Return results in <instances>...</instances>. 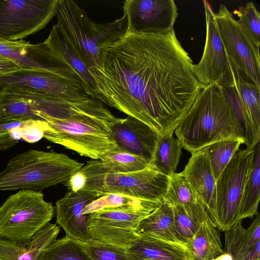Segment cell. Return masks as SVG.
I'll return each mask as SVG.
<instances>
[{
  "label": "cell",
  "mask_w": 260,
  "mask_h": 260,
  "mask_svg": "<svg viewBox=\"0 0 260 260\" xmlns=\"http://www.w3.org/2000/svg\"><path fill=\"white\" fill-rule=\"evenodd\" d=\"M89 71L102 103L137 119L159 136L173 134L205 87L174 29L159 34L126 32L100 52Z\"/></svg>",
  "instance_id": "obj_1"
},
{
  "label": "cell",
  "mask_w": 260,
  "mask_h": 260,
  "mask_svg": "<svg viewBox=\"0 0 260 260\" xmlns=\"http://www.w3.org/2000/svg\"><path fill=\"white\" fill-rule=\"evenodd\" d=\"M174 132L191 154L222 141H244L222 87L216 84L202 89Z\"/></svg>",
  "instance_id": "obj_2"
},
{
  "label": "cell",
  "mask_w": 260,
  "mask_h": 260,
  "mask_svg": "<svg viewBox=\"0 0 260 260\" xmlns=\"http://www.w3.org/2000/svg\"><path fill=\"white\" fill-rule=\"evenodd\" d=\"M83 164L63 153L29 149L10 159L0 172V191H42L66 182Z\"/></svg>",
  "instance_id": "obj_3"
},
{
  "label": "cell",
  "mask_w": 260,
  "mask_h": 260,
  "mask_svg": "<svg viewBox=\"0 0 260 260\" xmlns=\"http://www.w3.org/2000/svg\"><path fill=\"white\" fill-rule=\"evenodd\" d=\"M57 24L64 31L89 72L100 67V51L126 32L125 15L113 22L98 23L72 0H58Z\"/></svg>",
  "instance_id": "obj_4"
},
{
  "label": "cell",
  "mask_w": 260,
  "mask_h": 260,
  "mask_svg": "<svg viewBox=\"0 0 260 260\" xmlns=\"http://www.w3.org/2000/svg\"><path fill=\"white\" fill-rule=\"evenodd\" d=\"M39 117L47 125L44 138L81 156L100 160L118 147L111 131L118 119L116 116L83 114L65 119L42 114Z\"/></svg>",
  "instance_id": "obj_5"
},
{
  "label": "cell",
  "mask_w": 260,
  "mask_h": 260,
  "mask_svg": "<svg viewBox=\"0 0 260 260\" xmlns=\"http://www.w3.org/2000/svg\"><path fill=\"white\" fill-rule=\"evenodd\" d=\"M84 177L80 191L99 197L118 193L144 200L162 202L170 177L149 167L128 173L109 172L100 160L88 161L80 170Z\"/></svg>",
  "instance_id": "obj_6"
},
{
  "label": "cell",
  "mask_w": 260,
  "mask_h": 260,
  "mask_svg": "<svg viewBox=\"0 0 260 260\" xmlns=\"http://www.w3.org/2000/svg\"><path fill=\"white\" fill-rule=\"evenodd\" d=\"M55 208L41 191L19 190L0 207V240L24 247L52 219Z\"/></svg>",
  "instance_id": "obj_7"
},
{
  "label": "cell",
  "mask_w": 260,
  "mask_h": 260,
  "mask_svg": "<svg viewBox=\"0 0 260 260\" xmlns=\"http://www.w3.org/2000/svg\"><path fill=\"white\" fill-rule=\"evenodd\" d=\"M34 95L83 102L90 98L66 79L50 72L20 69L0 75V95Z\"/></svg>",
  "instance_id": "obj_8"
},
{
  "label": "cell",
  "mask_w": 260,
  "mask_h": 260,
  "mask_svg": "<svg viewBox=\"0 0 260 260\" xmlns=\"http://www.w3.org/2000/svg\"><path fill=\"white\" fill-rule=\"evenodd\" d=\"M58 0H0V39L17 41L35 35L55 16Z\"/></svg>",
  "instance_id": "obj_9"
},
{
  "label": "cell",
  "mask_w": 260,
  "mask_h": 260,
  "mask_svg": "<svg viewBox=\"0 0 260 260\" xmlns=\"http://www.w3.org/2000/svg\"><path fill=\"white\" fill-rule=\"evenodd\" d=\"M253 149L239 150L216 181V227L219 231L241 221L240 204Z\"/></svg>",
  "instance_id": "obj_10"
},
{
  "label": "cell",
  "mask_w": 260,
  "mask_h": 260,
  "mask_svg": "<svg viewBox=\"0 0 260 260\" xmlns=\"http://www.w3.org/2000/svg\"><path fill=\"white\" fill-rule=\"evenodd\" d=\"M153 211L133 208L108 209L88 214L89 241L128 248L138 237L140 222Z\"/></svg>",
  "instance_id": "obj_11"
},
{
  "label": "cell",
  "mask_w": 260,
  "mask_h": 260,
  "mask_svg": "<svg viewBox=\"0 0 260 260\" xmlns=\"http://www.w3.org/2000/svg\"><path fill=\"white\" fill-rule=\"evenodd\" d=\"M215 18L229 58L247 81L260 86L259 49L246 36L238 21L224 5H220Z\"/></svg>",
  "instance_id": "obj_12"
},
{
  "label": "cell",
  "mask_w": 260,
  "mask_h": 260,
  "mask_svg": "<svg viewBox=\"0 0 260 260\" xmlns=\"http://www.w3.org/2000/svg\"><path fill=\"white\" fill-rule=\"evenodd\" d=\"M206 35L200 61L192 66V72L204 86L218 84L222 87L235 85L230 59L221 39L215 13L207 1H203Z\"/></svg>",
  "instance_id": "obj_13"
},
{
  "label": "cell",
  "mask_w": 260,
  "mask_h": 260,
  "mask_svg": "<svg viewBox=\"0 0 260 260\" xmlns=\"http://www.w3.org/2000/svg\"><path fill=\"white\" fill-rule=\"evenodd\" d=\"M123 15L127 31L150 34H165L174 29L178 8L173 0H126Z\"/></svg>",
  "instance_id": "obj_14"
},
{
  "label": "cell",
  "mask_w": 260,
  "mask_h": 260,
  "mask_svg": "<svg viewBox=\"0 0 260 260\" xmlns=\"http://www.w3.org/2000/svg\"><path fill=\"white\" fill-rule=\"evenodd\" d=\"M0 56L13 61L21 69L45 70L69 81L75 76V72L44 42L32 44L23 40L13 42L0 39Z\"/></svg>",
  "instance_id": "obj_15"
},
{
  "label": "cell",
  "mask_w": 260,
  "mask_h": 260,
  "mask_svg": "<svg viewBox=\"0 0 260 260\" xmlns=\"http://www.w3.org/2000/svg\"><path fill=\"white\" fill-rule=\"evenodd\" d=\"M100 197L87 191H69L56 201V223L64 230L67 237L84 244L89 242L88 214H84L83 210Z\"/></svg>",
  "instance_id": "obj_16"
},
{
  "label": "cell",
  "mask_w": 260,
  "mask_h": 260,
  "mask_svg": "<svg viewBox=\"0 0 260 260\" xmlns=\"http://www.w3.org/2000/svg\"><path fill=\"white\" fill-rule=\"evenodd\" d=\"M117 146L145 159L152 158L158 134L144 122L127 116L119 118L111 126Z\"/></svg>",
  "instance_id": "obj_17"
},
{
  "label": "cell",
  "mask_w": 260,
  "mask_h": 260,
  "mask_svg": "<svg viewBox=\"0 0 260 260\" xmlns=\"http://www.w3.org/2000/svg\"><path fill=\"white\" fill-rule=\"evenodd\" d=\"M181 173L191 186L198 202L205 207L216 226V180L207 154L203 150L192 153Z\"/></svg>",
  "instance_id": "obj_18"
},
{
  "label": "cell",
  "mask_w": 260,
  "mask_h": 260,
  "mask_svg": "<svg viewBox=\"0 0 260 260\" xmlns=\"http://www.w3.org/2000/svg\"><path fill=\"white\" fill-rule=\"evenodd\" d=\"M44 43L54 54L78 75L83 83L86 93L102 102V99L97 91L94 80L88 68L81 59L66 34L57 24L52 26L48 38Z\"/></svg>",
  "instance_id": "obj_19"
},
{
  "label": "cell",
  "mask_w": 260,
  "mask_h": 260,
  "mask_svg": "<svg viewBox=\"0 0 260 260\" xmlns=\"http://www.w3.org/2000/svg\"><path fill=\"white\" fill-rule=\"evenodd\" d=\"M126 250L129 260H193L190 250L182 243L141 236Z\"/></svg>",
  "instance_id": "obj_20"
},
{
  "label": "cell",
  "mask_w": 260,
  "mask_h": 260,
  "mask_svg": "<svg viewBox=\"0 0 260 260\" xmlns=\"http://www.w3.org/2000/svg\"><path fill=\"white\" fill-rule=\"evenodd\" d=\"M59 232V226L49 223L24 247L0 240V259L38 260L42 252L56 239Z\"/></svg>",
  "instance_id": "obj_21"
},
{
  "label": "cell",
  "mask_w": 260,
  "mask_h": 260,
  "mask_svg": "<svg viewBox=\"0 0 260 260\" xmlns=\"http://www.w3.org/2000/svg\"><path fill=\"white\" fill-rule=\"evenodd\" d=\"M138 236L180 243L176 230L172 206L165 201L139 223Z\"/></svg>",
  "instance_id": "obj_22"
},
{
  "label": "cell",
  "mask_w": 260,
  "mask_h": 260,
  "mask_svg": "<svg viewBox=\"0 0 260 260\" xmlns=\"http://www.w3.org/2000/svg\"><path fill=\"white\" fill-rule=\"evenodd\" d=\"M187 247L190 250L193 260H212L224 252L220 231L208 214L202 221Z\"/></svg>",
  "instance_id": "obj_23"
},
{
  "label": "cell",
  "mask_w": 260,
  "mask_h": 260,
  "mask_svg": "<svg viewBox=\"0 0 260 260\" xmlns=\"http://www.w3.org/2000/svg\"><path fill=\"white\" fill-rule=\"evenodd\" d=\"M260 200V143L253 148L239 211V220L257 215Z\"/></svg>",
  "instance_id": "obj_24"
},
{
  "label": "cell",
  "mask_w": 260,
  "mask_h": 260,
  "mask_svg": "<svg viewBox=\"0 0 260 260\" xmlns=\"http://www.w3.org/2000/svg\"><path fill=\"white\" fill-rule=\"evenodd\" d=\"M182 148L173 134L158 136L149 167L170 177L177 169Z\"/></svg>",
  "instance_id": "obj_25"
},
{
  "label": "cell",
  "mask_w": 260,
  "mask_h": 260,
  "mask_svg": "<svg viewBox=\"0 0 260 260\" xmlns=\"http://www.w3.org/2000/svg\"><path fill=\"white\" fill-rule=\"evenodd\" d=\"M230 63L236 89L256 134L260 137V86L247 81L230 59Z\"/></svg>",
  "instance_id": "obj_26"
},
{
  "label": "cell",
  "mask_w": 260,
  "mask_h": 260,
  "mask_svg": "<svg viewBox=\"0 0 260 260\" xmlns=\"http://www.w3.org/2000/svg\"><path fill=\"white\" fill-rule=\"evenodd\" d=\"M172 207L179 240L187 246L208 214L199 202L188 206Z\"/></svg>",
  "instance_id": "obj_27"
},
{
  "label": "cell",
  "mask_w": 260,
  "mask_h": 260,
  "mask_svg": "<svg viewBox=\"0 0 260 260\" xmlns=\"http://www.w3.org/2000/svg\"><path fill=\"white\" fill-rule=\"evenodd\" d=\"M138 199L130 196L109 193L102 196L89 204L84 209V214L108 209L133 208L154 211L163 202Z\"/></svg>",
  "instance_id": "obj_28"
},
{
  "label": "cell",
  "mask_w": 260,
  "mask_h": 260,
  "mask_svg": "<svg viewBox=\"0 0 260 260\" xmlns=\"http://www.w3.org/2000/svg\"><path fill=\"white\" fill-rule=\"evenodd\" d=\"M231 107L238 132L247 148L253 149L260 141L234 86L222 87Z\"/></svg>",
  "instance_id": "obj_29"
},
{
  "label": "cell",
  "mask_w": 260,
  "mask_h": 260,
  "mask_svg": "<svg viewBox=\"0 0 260 260\" xmlns=\"http://www.w3.org/2000/svg\"><path fill=\"white\" fill-rule=\"evenodd\" d=\"M100 160L106 171L116 173H132L149 167V163L144 158L118 147Z\"/></svg>",
  "instance_id": "obj_30"
},
{
  "label": "cell",
  "mask_w": 260,
  "mask_h": 260,
  "mask_svg": "<svg viewBox=\"0 0 260 260\" xmlns=\"http://www.w3.org/2000/svg\"><path fill=\"white\" fill-rule=\"evenodd\" d=\"M38 260H92L84 244L67 236L55 240L40 255Z\"/></svg>",
  "instance_id": "obj_31"
},
{
  "label": "cell",
  "mask_w": 260,
  "mask_h": 260,
  "mask_svg": "<svg viewBox=\"0 0 260 260\" xmlns=\"http://www.w3.org/2000/svg\"><path fill=\"white\" fill-rule=\"evenodd\" d=\"M242 144H244L242 140H228L214 143L202 150L208 156L216 181Z\"/></svg>",
  "instance_id": "obj_32"
},
{
  "label": "cell",
  "mask_w": 260,
  "mask_h": 260,
  "mask_svg": "<svg viewBox=\"0 0 260 260\" xmlns=\"http://www.w3.org/2000/svg\"><path fill=\"white\" fill-rule=\"evenodd\" d=\"M242 221L224 231V252L231 255L233 260H245L257 244L254 243L249 238L247 229L243 228Z\"/></svg>",
  "instance_id": "obj_33"
},
{
  "label": "cell",
  "mask_w": 260,
  "mask_h": 260,
  "mask_svg": "<svg viewBox=\"0 0 260 260\" xmlns=\"http://www.w3.org/2000/svg\"><path fill=\"white\" fill-rule=\"evenodd\" d=\"M164 201L172 207L188 206L199 203L191 186L181 172L174 173L170 176Z\"/></svg>",
  "instance_id": "obj_34"
},
{
  "label": "cell",
  "mask_w": 260,
  "mask_h": 260,
  "mask_svg": "<svg viewBox=\"0 0 260 260\" xmlns=\"http://www.w3.org/2000/svg\"><path fill=\"white\" fill-rule=\"evenodd\" d=\"M239 18L238 22L248 39L258 49L260 44V15L252 2L233 11Z\"/></svg>",
  "instance_id": "obj_35"
},
{
  "label": "cell",
  "mask_w": 260,
  "mask_h": 260,
  "mask_svg": "<svg viewBox=\"0 0 260 260\" xmlns=\"http://www.w3.org/2000/svg\"><path fill=\"white\" fill-rule=\"evenodd\" d=\"M46 127L44 120H29L0 124V132H9L15 137L17 133L18 139L34 143L43 138Z\"/></svg>",
  "instance_id": "obj_36"
},
{
  "label": "cell",
  "mask_w": 260,
  "mask_h": 260,
  "mask_svg": "<svg viewBox=\"0 0 260 260\" xmlns=\"http://www.w3.org/2000/svg\"><path fill=\"white\" fill-rule=\"evenodd\" d=\"M84 246L92 260H129L126 249L123 247L91 241Z\"/></svg>",
  "instance_id": "obj_37"
},
{
  "label": "cell",
  "mask_w": 260,
  "mask_h": 260,
  "mask_svg": "<svg viewBox=\"0 0 260 260\" xmlns=\"http://www.w3.org/2000/svg\"><path fill=\"white\" fill-rule=\"evenodd\" d=\"M19 139L8 131L0 132V151H3L16 144Z\"/></svg>",
  "instance_id": "obj_38"
},
{
  "label": "cell",
  "mask_w": 260,
  "mask_h": 260,
  "mask_svg": "<svg viewBox=\"0 0 260 260\" xmlns=\"http://www.w3.org/2000/svg\"><path fill=\"white\" fill-rule=\"evenodd\" d=\"M21 69L16 63L6 58L0 59V75L12 72Z\"/></svg>",
  "instance_id": "obj_39"
},
{
  "label": "cell",
  "mask_w": 260,
  "mask_h": 260,
  "mask_svg": "<svg viewBox=\"0 0 260 260\" xmlns=\"http://www.w3.org/2000/svg\"><path fill=\"white\" fill-rule=\"evenodd\" d=\"M245 260H260V241Z\"/></svg>",
  "instance_id": "obj_40"
},
{
  "label": "cell",
  "mask_w": 260,
  "mask_h": 260,
  "mask_svg": "<svg viewBox=\"0 0 260 260\" xmlns=\"http://www.w3.org/2000/svg\"><path fill=\"white\" fill-rule=\"evenodd\" d=\"M212 260H233L232 257L229 254L224 252L220 256L213 259Z\"/></svg>",
  "instance_id": "obj_41"
},
{
  "label": "cell",
  "mask_w": 260,
  "mask_h": 260,
  "mask_svg": "<svg viewBox=\"0 0 260 260\" xmlns=\"http://www.w3.org/2000/svg\"><path fill=\"white\" fill-rule=\"evenodd\" d=\"M4 58V57H2L0 56V59H1V58Z\"/></svg>",
  "instance_id": "obj_42"
},
{
  "label": "cell",
  "mask_w": 260,
  "mask_h": 260,
  "mask_svg": "<svg viewBox=\"0 0 260 260\" xmlns=\"http://www.w3.org/2000/svg\"><path fill=\"white\" fill-rule=\"evenodd\" d=\"M1 260V259H0Z\"/></svg>",
  "instance_id": "obj_43"
}]
</instances>
